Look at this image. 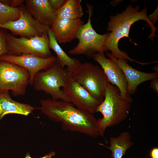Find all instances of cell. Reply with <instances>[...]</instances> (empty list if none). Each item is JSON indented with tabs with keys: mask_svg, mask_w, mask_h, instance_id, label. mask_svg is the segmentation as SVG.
Segmentation results:
<instances>
[{
	"mask_svg": "<svg viewBox=\"0 0 158 158\" xmlns=\"http://www.w3.org/2000/svg\"><path fill=\"white\" fill-rule=\"evenodd\" d=\"M150 158H158V148L154 147L151 150L150 153Z\"/></svg>",
	"mask_w": 158,
	"mask_h": 158,
	"instance_id": "cell-26",
	"label": "cell"
},
{
	"mask_svg": "<svg viewBox=\"0 0 158 158\" xmlns=\"http://www.w3.org/2000/svg\"><path fill=\"white\" fill-rule=\"evenodd\" d=\"M84 23L80 18H57L50 29L58 43L66 44L75 39L77 32Z\"/></svg>",
	"mask_w": 158,
	"mask_h": 158,
	"instance_id": "cell-14",
	"label": "cell"
},
{
	"mask_svg": "<svg viewBox=\"0 0 158 158\" xmlns=\"http://www.w3.org/2000/svg\"><path fill=\"white\" fill-rule=\"evenodd\" d=\"M0 28V57L6 54H7L6 45V33Z\"/></svg>",
	"mask_w": 158,
	"mask_h": 158,
	"instance_id": "cell-21",
	"label": "cell"
},
{
	"mask_svg": "<svg viewBox=\"0 0 158 158\" xmlns=\"http://www.w3.org/2000/svg\"><path fill=\"white\" fill-rule=\"evenodd\" d=\"M20 16L17 20L0 25V28L8 29L13 35L30 38L47 34L49 26L43 25L35 19L25 6L18 7Z\"/></svg>",
	"mask_w": 158,
	"mask_h": 158,
	"instance_id": "cell-9",
	"label": "cell"
},
{
	"mask_svg": "<svg viewBox=\"0 0 158 158\" xmlns=\"http://www.w3.org/2000/svg\"><path fill=\"white\" fill-rule=\"evenodd\" d=\"M25 7L33 17L40 23L50 28L57 18L56 11L48 0H26Z\"/></svg>",
	"mask_w": 158,
	"mask_h": 158,
	"instance_id": "cell-15",
	"label": "cell"
},
{
	"mask_svg": "<svg viewBox=\"0 0 158 158\" xmlns=\"http://www.w3.org/2000/svg\"><path fill=\"white\" fill-rule=\"evenodd\" d=\"M86 6L88 13L87 22L77 32L75 38L78 40V43L69 51L68 53L73 55H83L90 58L97 52L108 50L105 43L110 32L100 35L95 31L92 26L91 20L93 7L88 4Z\"/></svg>",
	"mask_w": 158,
	"mask_h": 158,
	"instance_id": "cell-5",
	"label": "cell"
},
{
	"mask_svg": "<svg viewBox=\"0 0 158 158\" xmlns=\"http://www.w3.org/2000/svg\"><path fill=\"white\" fill-rule=\"evenodd\" d=\"M104 53L97 52L92 58L101 66L109 82L118 88L122 97L132 100L127 92V83L121 69L113 60L109 58H107Z\"/></svg>",
	"mask_w": 158,
	"mask_h": 158,
	"instance_id": "cell-12",
	"label": "cell"
},
{
	"mask_svg": "<svg viewBox=\"0 0 158 158\" xmlns=\"http://www.w3.org/2000/svg\"><path fill=\"white\" fill-rule=\"evenodd\" d=\"M12 0H0V2L6 6H10Z\"/></svg>",
	"mask_w": 158,
	"mask_h": 158,
	"instance_id": "cell-28",
	"label": "cell"
},
{
	"mask_svg": "<svg viewBox=\"0 0 158 158\" xmlns=\"http://www.w3.org/2000/svg\"><path fill=\"white\" fill-rule=\"evenodd\" d=\"M7 54L15 55L31 54L42 58L52 56L47 34L41 36L26 38H17L8 33L6 35Z\"/></svg>",
	"mask_w": 158,
	"mask_h": 158,
	"instance_id": "cell-7",
	"label": "cell"
},
{
	"mask_svg": "<svg viewBox=\"0 0 158 158\" xmlns=\"http://www.w3.org/2000/svg\"><path fill=\"white\" fill-rule=\"evenodd\" d=\"M106 55L115 61L121 69L127 83V92L129 95L135 93L137 87L142 83L158 77L157 73L140 71L130 66L127 63L128 60L115 58L109 53Z\"/></svg>",
	"mask_w": 158,
	"mask_h": 158,
	"instance_id": "cell-13",
	"label": "cell"
},
{
	"mask_svg": "<svg viewBox=\"0 0 158 158\" xmlns=\"http://www.w3.org/2000/svg\"><path fill=\"white\" fill-rule=\"evenodd\" d=\"M19 16L18 8H13L0 2V22L1 24L16 21Z\"/></svg>",
	"mask_w": 158,
	"mask_h": 158,
	"instance_id": "cell-20",
	"label": "cell"
},
{
	"mask_svg": "<svg viewBox=\"0 0 158 158\" xmlns=\"http://www.w3.org/2000/svg\"><path fill=\"white\" fill-rule=\"evenodd\" d=\"M71 76L96 100L102 101L106 85L109 82L102 68L92 63H81Z\"/></svg>",
	"mask_w": 158,
	"mask_h": 158,
	"instance_id": "cell-6",
	"label": "cell"
},
{
	"mask_svg": "<svg viewBox=\"0 0 158 158\" xmlns=\"http://www.w3.org/2000/svg\"><path fill=\"white\" fill-rule=\"evenodd\" d=\"M0 61L11 63L23 67L29 73V84L32 86L34 78L41 71L45 70L56 61V57H41L31 54H23L15 55L6 54L0 57Z\"/></svg>",
	"mask_w": 158,
	"mask_h": 158,
	"instance_id": "cell-10",
	"label": "cell"
},
{
	"mask_svg": "<svg viewBox=\"0 0 158 158\" xmlns=\"http://www.w3.org/2000/svg\"><path fill=\"white\" fill-rule=\"evenodd\" d=\"M132 102L123 98L117 87L107 83L104 99L95 111L101 113L103 116L98 119L99 135L104 137L107 127L117 125L127 118Z\"/></svg>",
	"mask_w": 158,
	"mask_h": 158,
	"instance_id": "cell-3",
	"label": "cell"
},
{
	"mask_svg": "<svg viewBox=\"0 0 158 158\" xmlns=\"http://www.w3.org/2000/svg\"><path fill=\"white\" fill-rule=\"evenodd\" d=\"M150 87L157 94L158 93V78H156L152 80Z\"/></svg>",
	"mask_w": 158,
	"mask_h": 158,
	"instance_id": "cell-24",
	"label": "cell"
},
{
	"mask_svg": "<svg viewBox=\"0 0 158 158\" xmlns=\"http://www.w3.org/2000/svg\"><path fill=\"white\" fill-rule=\"evenodd\" d=\"M52 8L57 11L63 5L66 0H48Z\"/></svg>",
	"mask_w": 158,
	"mask_h": 158,
	"instance_id": "cell-22",
	"label": "cell"
},
{
	"mask_svg": "<svg viewBox=\"0 0 158 158\" xmlns=\"http://www.w3.org/2000/svg\"><path fill=\"white\" fill-rule=\"evenodd\" d=\"M158 6L155 11L150 15L147 16L150 21L154 25L158 20Z\"/></svg>",
	"mask_w": 158,
	"mask_h": 158,
	"instance_id": "cell-23",
	"label": "cell"
},
{
	"mask_svg": "<svg viewBox=\"0 0 158 158\" xmlns=\"http://www.w3.org/2000/svg\"><path fill=\"white\" fill-rule=\"evenodd\" d=\"M39 109L51 120L61 122L63 129L93 138L99 135L98 119L94 114L80 109L71 102L48 99L40 101Z\"/></svg>",
	"mask_w": 158,
	"mask_h": 158,
	"instance_id": "cell-1",
	"label": "cell"
},
{
	"mask_svg": "<svg viewBox=\"0 0 158 158\" xmlns=\"http://www.w3.org/2000/svg\"><path fill=\"white\" fill-rule=\"evenodd\" d=\"M81 0H66L62 6L57 11V18L78 19L84 15Z\"/></svg>",
	"mask_w": 158,
	"mask_h": 158,
	"instance_id": "cell-19",
	"label": "cell"
},
{
	"mask_svg": "<svg viewBox=\"0 0 158 158\" xmlns=\"http://www.w3.org/2000/svg\"><path fill=\"white\" fill-rule=\"evenodd\" d=\"M1 23L0 22V25H1Z\"/></svg>",
	"mask_w": 158,
	"mask_h": 158,
	"instance_id": "cell-30",
	"label": "cell"
},
{
	"mask_svg": "<svg viewBox=\"0 0 158 158\" xmlns=\"http://www.w3.org/2000/svg\"><path fill=\"white\" fill-rule=\"evenodd\" d=\"M140 6L138 5L134 7L130 5H128L124 11L121 13H116V15H110V20L107 24V30L111 32L105 43L108 50L111 52L110 54L117 59H123L140 62L130 58L125 52L121 51L118 47V42L123 37L129 38L130 41L133 42L129 36L130 28L132 25L139 20H143L148 23L151 29V33L148 38L153 40L154 37H157L155 34L157 28L150 21L147 15V7H145L141 11Z\"/></svg>",
	"mask_w": 158,
	"mask_h": 158,
	"instance_id": "cell-2",
	"label": "cell"
},
{
	"mask_svg": "<svg viewBox=\"0 0 158 158\" xmlns=\"http://www.w3.org/2000/svg\"><path fill=\"white\" fill-rule=\"evenodd\" d=\"M25 2L24 0H12L10 6L13 8H18Z\"/></svg>",
	"mask_w": 158,
	"mask_h": 158,
	"instance_id": "cell-25",
	"label": "cell"
},
{
	"mask_svg": "<svg viewBox=\"0 0 158 158\" xmlns=\"http://www.w3.org/2000/svg\"><path fill=\"white\" fill-rule=\"evenodd\" d=\"M36 108L11 98L9 90H0V121L5 115L15 114L27 116Z\"/></svg>",
	"mask_w": 158,
	"mask_h": 158,
	"instance_id": "cell-16",
	"label": "cell"
},
{
	"mask_svg": "<svg viewBox=\"0 0 158 158\" xmlns=\"http://www.w3.org/2000/svg\"><path fill=\"white\" fill-rule=\"evenodd\" d=\"M62 90L77 108L94 114L102 101L93 97L89 92L71 76Z\"/></svg>",
	"mask_w": 158,
	"mask_h": 158,
	"instance_id": "cell-11",
	"label": "cell"
},
{
	"mask_svg": "<svg viewBox=\"0 0 158 158\" xmlns=\"http://www.w3.org/2000/svg\"><path fill=\"white\" fill-rule=\"evenodd\" d=\"M131 135L127 131L123 132L116 137H111L109 139V146L102 143L99 144L109 149L112 152L113 158H122L126 151L133 145L131 140Z\"/></svg>",
	"mask_w": 158,
	"mask_h": 158,
	"instance_id": "cell-18",
	"label": "cell"
},
{
	"mask_svg": "<svg viewBox=\"0 0 158 158\" xmlns=\"http://www.w3.org/2000/svg\"><path fill=\"white\" fill-rule=\"evenodd\" d=\"M71 76L66 69L61 67L56 61L47 70L36 74L32 86L35 90L49 95L52 99L71 102L61 88L66 86Z\"/></svg>",
	"mask_w": 158,
	"mask_h": 158,
	"instance_id": "cell-4",
	"label": "cell"
},
{
	"mask_svg": "<svg viewBox=\"0 0 158 158\" xmlns=\"http://www.w3.org/2000/svg\"><path fill=\"white\" fill-rule=\"evenodd\" d=\"M158 66H154L153 68V70L155 72L157 73L158 72Z\"/></svg>",
	"mask_w": 158,
	"mask_h": 158,
	"instance_id": "cell-29",
	"label": "cell"
},
{
	"mask_svg": "<svg viewBox=\"0 0 158 158\" xmlns=\"http://www.w3.org/2000/svg\"><path fill=\"white\" fill-rule=\"evenodd\" d=\"M50 49L55 53L56 63L62 68L66 67V69L71 75L73 72L81 63L78 59L69 56L64 51L57 42L53 32L50 28L48 32Z\"/></svg>",
	"mask_w": 158,
	"mask_h": 158,
	"instance_id": "cell-17",
	"label": "cell"
},
{
	"mask_svg": "<svg viewBox=\"0 0 158 158\" xmlns=\"http://www.w3.org/2000/svg\"><path fill=\"white\" fill-rule=\"evenodd\" d=\"M55 152H51L47 154L44 156L40 158H51L52 157L54 156ZM25 158H32L30 156L29 153H27L25 155Z\"/></svg>",
	"mask_w": 158,
	"mask_h": 158,
	"instance_id": "cell-27",
	"label": "cell"
},
{
	"mask_svg": "<svg viewBox=\"0 0 158 158\" xmlns=\"http://www.w3.org/2000/svg\"><path fill=\"white\" fill-rule=\"evenodd\" d=\"M30 79V73L25 68L0 61V90H10L15 96L24 95Z\"/></svg>",
	"mask_w": 158,
	"mask_h": 158,
	"instance_id": "cell-8",
	"label": "cell"
}]
</instances>
